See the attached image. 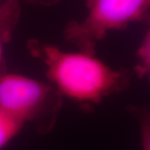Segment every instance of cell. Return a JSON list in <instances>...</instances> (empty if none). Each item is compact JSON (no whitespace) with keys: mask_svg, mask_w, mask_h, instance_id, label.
Segmentation results:
<instances>
[{"mask_svg":"<svg viewBox=\"0 0 150 150\" xmlns=\"http://www.w3.org/2000/svg\"><path fill=\"white\" fill-rule=\"evenodd\" d=\"M27 48L44 66L48 82L67 98L83 106L99 104L129 87L131 75L115 69L85 51L69 52L56 45L30 39Z\"/></svg>","mask_w":150,"mask_h":150,"instance_id":"1","label":"cell"},{"mask_svg":"<svg viewBox=\"0 0 150 150\" xmlns=\"http://www.w3.org/2000/svg\"><path fill=\"white\" fill-rule=\"evenodd\" d=\"M63 98L49 82L8 72L0 77V107L30 123L39 134L53 130Z\"/></svg>","mask_w":150,"mask_h":150,"instance_id":"2","label":"cell"},{"mask_svg":"<svg viewBox=\"0 0 150 150\" xmlns=\"http://www.w3.org/2000/svg\"><path fill=\"white\" fill-rule=\"evenodd\" d=\"M86 4L84 18L69 22L64 36L78 50L88 53L96 54L98 43L108 33L150 21V0H87Z\"/></svg>","mask_w":150,"mask_h":150,"instance_id":"3","label":"cell"},{"mask_svg":"<svg viewBox=\"0 0 150 150\" xmlns=\"http://www.w3.org/2000/svg\"><path fill=\"white\" fill-rule=\"evenodd\" d=\"M20 17L18 0H7L0 8V77L7 71L4 44L10 40Z\"/></svg>","mask_w":150,"mask_h":150,"instance_id":"4","label":"cell"},{"mask_svg":"<svg viewBox=\"0 0 150 150\" xmlns=\"http://www.w3.org/2000/svg\"><path fill=\"white\" fill-rule=\"evenodd\" d=\"M25 123L0 107V150L21 132Z\"/></svg>","mask_w":150,"mask_h":150,"instance_id":"5","label":"cell"},{"mask_svg":"<svg viewBox=\"0 0 150 150\" xmlns=\"http://www.w3.org/2000/svg\"><path fill=\"white\" fill-rule=\"evenodd\" d=\"M147 24L148 29L137 51V62L134 71L139 78L147 80L150 83V21Z\"/></svg>","mask_w":150,"mask_h":150,"instance_id":"6","label":"cell"},{"mask_svg":"<svg viewBox=\"0 0 150 150\" xmlns=\"http://www.w3.org/2000/svg\"><path fill=\"white\" fill-rule=\"evenodd\" d=\"M130 112L139 123L142 149L143 150H150V106L130 107Z\"/></svg>","mask_w":150,"mask_h":150,"instance_id":"7","label":"cell"},{"mask_svg":"<svg viewBox=\"0 0 150 150\" xmlns=\"http://www.w3.org/2000/svg\"><path fill=\"white\" fill-rule=\"evenodd\" d=\"M19 1V0H18ZM23 2H26L28 4H36V5L41 6H53L58 4L63 0H21Z\"/></svg>","mask_w":150,"mask_h":150,"instance_id":"8","label":"cell"},{"mask_svg":"<svg viewBox=\"0 0 150 150\" xmlns=\"http://www.w3.org/2000/svg\"><path fill=\"white\" fill-rule=\"evenodd\" d=\"M6 1H7V0H0V8H1L2 6H3V4H4L5 3Z\"/></svg>","mask_w":150,"mask_h":150,"instance_id":"9","label":"cell"}]
</instances>
